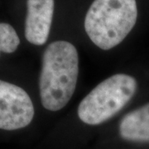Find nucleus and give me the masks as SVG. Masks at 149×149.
<instances>
[{"label": "nucleus", "instance_id": "obj_1", "mask_svg": "<svg viewBox=\"0 0 149 149\" xmlns=\"http://www.w3.org/2000/svg\"><path fill=\"white\" fill-rule=\"evenodd\" d=\"M79 74V55L74 45L65 41L52 42L42 56L39 79L43 107L58 111L70 101L75 91Z\"/></svg>", "mask_w": 149, "mask_h": 149}, {"label": "nucleus", "instance_id": "obj_2", "mask_svg": "<svg viewBox=\"0 0 149 149\" xmlns=\"http://www.w3.org/2000/svg\"><path fill=\"white\" fill-rule=\"evenodd\" d=\"M137 18L136 0H94L85 15V32L98 47L110 50L128 36Z\"/></svg>", "mask_w": 149, "mask_h": 149}, {"label": "nucleus", "instance_id": "obj_3", "mask_svg": "<svg viewBox=\"0 0 149 149\" xmlns=\"http://www.w3.org/2000/svg\"><path fill=\"white\" fill-rule=\"evenodd\" d=\"M137 80L126 74H116L102 81L85 96L78 107L83 123L98 125L120 111L135 95Z\"/></svg>", "mask_w": 149, "mask_h": 149}, {"label": "nucleus", "instance_id": "obj_4", "mask_svg": "<svg viewBox=\"0 0 149 149\" xmlns=\"http://www.w3.org/2000/svg\"><path fill=\"white\" fill-rule=\"evenodd\" d=\"M33 117L34 106L27 92L0 80V129L12 131L25 128Z\"/></svg>", "mask_w": 149, "mask_h": 149}, {"label": "nucleus", "instance_id": "obj_5", "mask_svg": "<svg viewBox=\"0 0 149 149\" xmlns=\"http://www.w3.org/2000/svg\"><path fill=\"white\" fill-rule=\"evenodd\" d=\"M54 0H27L25 37L36 46L47 41L54 14Z\"/></svg>", "mask_w": 149, "mask_h": 149}, {"label": "nucleus", "instance_id": "obj_6", "mask_svg": "<svg viewBox=\"0 0 149 149\" xmlns=\"http://www.w3.org/2000/svg\"><path fill=\"white\" fill-rule=\"evenodd\" d=\"M118 130L126 141L149 143V103L123 116Z\"/></svg>", "mask_w": 149, "mask_h": 149}, {"label": "nucleus", "instance_id": "obj_7", "mask_svg": "<svg viewBox=\"0 0 149 149\" xmlns=\"http://www.w3.org/2000/svg\"><path fill=\"white\" fill-rule=\"evenodd\" d=\"M20 44V39L13 27L8 23L0 22V52L13 53Z\"/></svg>", "mask_w": 149, "mask_h": 149}]
</instances>
